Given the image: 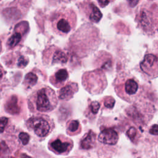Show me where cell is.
Wrapping results in <instances>:
<instances>
[{
	"instance_id": "9c48e42d",
	"label": "cell",
	"mask_w": 158,
	"mask_h": 158,
	"mask_svg": "<svg viewBox=\"0 0 158 158\" xmlns=\"http://www.w3.org/2000/svg\"><path fill=\"white\" fill-rule=\"evenodd\" d=\"M118 139V135L113 128H106L103 130L98 136L99 142L109 145L115 144Z\"/></svg>"
},
{
	"instance_id": "44dd1931",
	"label": "cell",
	"mask_w": 158,
	"mask_h": 158,
	"mask_svg": "<svg viewBox=\"0 0 158 158\" xmlns=\"http://www.w3.org/2000/svg\"><path fill=\"white\" fill-rule=\"evenodd\" d=\"M28 62V59H27L23 56H20L19 58V60H18V62H17V65L19 67H24L27 65Z\"/></svg>"
},
{
	"instance_id": "ba28073f",
	"label": "cell",
	"mask_w": 158,
	"mask_h": 158,
	"mask_svg": "<svg viewBox=\"0 0 158 158\" xmlns=\"http://www.w3.org/2000/svg\"><path fill=\"white\" fill-rule=\"evenodd\" d=\"M138 15H139L137 19L141 28L146 33H151L154 32V19L152 18V14L151 13V12L148 11L146 9H144L140 10Z\"/></svg>"
},
{
	"instance_id": "ffe728a7",
	"label": "cell",
	"mask_w": 158,
	"mask_h": 158,
	"mask_svg": "<svg viewBox=\"0 0 158 158\" xmlns=\"http://www.w3.org/2000/svg\"><path fill=\"white\" fill-rule=\"evenodd\" d=\"M19 137L23 145H26L28 144L29 139H30V136L28 135V134H27V133L21 132L19 134Z\"/></svg>"
},
{
	"instance_id": "30bf717a",
	"label": "cell",
	"mask_w": 158,
	"mask_h": 158,
	"mask_svg": "<svg viewBox=\"0 0 158 158\" xmlns=\"http://www.w3.org/2000/svg\"><path fill=\"white\" fill-rule=\"evenodd\" d=\"M78 91V85L75 83H70L62 88L59 92V98L62 100H69Z\"/></svg>"
},
{
	"instance_id": "cb8c5ba5",
	"label": "cell",
	"mask_w": 158,
	"mask_h": 158,
	"mask_svg": "<svg viewBox=\"0 0 158 158\" xmlns=\"http://www.w3.org/2000/svg\"><path fill=\"white\" fill-rule=\"evenodd\" d=\"M149 133L153 135H158V125H153L149 130Z\"/></svg>"
},
{
	"instance_id": "3957f363",
	"label": "cell",
	"mask_w": 158,
	"mask_h": 158,
	"mask_svg": "<svg viewBox=\"0 0 158 158\" xmlns=\"http://www.w3.org/2000/svg\"><path fill=\"white\" fill-rule=\"evenodd\" d=\"M27 125L29 129L40 137L46 136L53 127L50 119L44 116L31 117L27 120Z\"/></svg>"
},
{
	"instance_id": "f546056e",
	"label": "cell",
	"mask_w": 158,
	"mask_h": 158,
	"mask_svg": "<svg viewBox=\"0 0 158 158\" xmlns=\"http://www.w3.org/2000/svg\"><path fill=\"white\" fill-rule=\"evenodd\" d=\"M149 1H154V0H149Z\"/></svg>"
},
{
	"instance_id": "f1b7e54d",
	"label": "cell",
	"mask_w": 158,
	"mask_h": 158,
	"mask_svg": "<svg viewBox=\"0 0 158 158\" xmlns=\"http://www.w3.org/2000/svg\"><path fill=\"white\" fill-rule=\"evenodd\" d=\"M1 48H2V46H1V38H0V52H1Z\"/></svg>"
},
{
	"instance_id": "5bb4252c",
	"label": "cell",
	"mask_w": 158,
	"mask_h": 158,
	"mask_svg": "<svg viewBox=\"0 0 158 158\" xmlns=\"http://www.w3.org/2000/svg\"><path fill=\"white\" fill-rule=\"evenodd\" d=\"M6 109L7 112L11 114H17L19 112V107L17 105V100L16 97H12L7 102Z\"/></svg>"
},
{
	"instance_id": "484cf974",
	"label": "cell",
	"mask_w": 158,
	"mask_h": 158,
	"mask_svg": "<svg viewBox=\"0 0 158 158\" xmlns=\"http://www.w3.org/2000/svg\"><path fill=\"white\" fill-rule=\"evenodd\" d=\"M128 4L131 7H134L139 2L140 0H126Z\"/></svg>"
},
{
	"instance_id": "5b68a950",
	"label": "cell",
	"mask_w": 158,
	"mask_h": 158,
	"mask_svg": "<svg viewBox=\"0 0 158 158\" xmlns=\"http://www.w3.org/2000/svg\"><path fill=\"white\" fill-rule=\"evenodd\" d=\"M81 10L89 21L98 23L102 17V14L99 8L89 0H85L80 5Z\"/></svg>"
},
{
	"instance_id": "4fadbf2b",
	"label": "cell",
	"mask_w": 158,
	"mask_h": 158,
	"mask_svg": "<svg viewBox=\"0 0 158 158\" xmlns=\"http://www.w3.org/2000/svg\"><path fill=\"white\" fill-rule=\"evenodd\" d=\"M68 59L67 54L60 49H57L54 51L53 57H52V62L53 63H60V64H65L67 62Z\"/></svg>"
},
{
	"instance_id": "6da1fadb",
	"label": "cell",
	"mask_w": 158,
	"mask_h": 158,
	"mask_svg": "<svg viewBox=\"0 0 158 158\" xmlns=\"http://www.w3.org/2000/svg\"><path fill=\"white\" fill-rule=\"evenodd\" d=\"M50 20L54 33L66 36L74 30L77 23V15L72 9L64 8L55 12Z\"/></svg>"
},
{
	"instance_id": "9a60e30c",
	"label": "cell",
	"mask_w": 158,
	"mask_h": 158,
	"mask_svg": "<svg viewBox=\"0 0 158 158\" xmlns=\"http://www.w3.org/2000/svg\"><path fill=\"white\" fill-rule=\"evenodd\" d=\"M67 132L71 135H76L80 132L81 126L78 120H70L67 123Z\"/></svg>"
},
{
	"instance_id": "ac0fdd59",
	"label": "cell",
	"mask_w": 158,
	"mask_h": 158,
	"mask_svg": "<svg viewBox=\"0 0 158 158\" xmlns=\"http://www.w3.org/2000/svg\"><path fill=\"white\" fill-rule=\"evenodd\" d=\"M100 104L98 101H92L89 105V109L90 112L93 114H96L99 109Z\"/></svg>"
},
{
	"instance_id": "277c9868",
	"label": "cell",
	"mask_w": 158,
	"mask_h": 158,
	"mask_svg": "<svg viewBox=\"0 0 158 158\" xmlns=\"http://www.w3.org/2000/svg\"><path fill=\"white\" fill-rule=\"evenodd\" d=\"M139 89V85L136 79L131 77H124L117 81L115 90L118 93L120 97L133 96L136 94Z\"/></svg>"
},
{
	"instance_id": "8992f818",
	"label": "cell",
	"mask_w": 158,
	"mask_h": 158,
	"mask_svg": "<svg viewBox=\"0 0 158 158\" xmlns=\"http://www.w3.org/2000/svg\"><path fill=\"white\" fill-rule=\"evenodd\" d=\"M140 68L148 75L158 76V57L152 54L145 55L140 63Z\"/></svg>"
},
{
	"instance_id": "83f0119b",
	"label": "cell",
	"mask_w": 158,
	"mask_h": 158,
	"mask_svg": "<svg viewBox=\"0 0 158 158\" xmlns=\"http://www.w3.org/2000/svg\"><path fill=\"white\" fill-rule=\"evenodd\" d=\"M21 158H31V157H29V156H27V155H24V154H23V155L22 156Z\"/></svg>"
},
{
	"instance_id": "7402d4cb",
	"label": "cell",
	"mask_w": 158,
	"mask_h": 158,
	"mask_svg": "<svg viewBox=\"0 0 158 158\" xmlns=\"http://www.w3.org/2000/svg\"><path fill=\"white\" fill-rule=\"evenodd\" d=\"M127 136L131 139H133L136 135V130L135 127H130L127 131Z\"/></svg>"
},
{
	"instance_id": "e0dca14e",
	"label": "cell",
	"mask_w": 158,
	"mask_h": 158,
	"mask_svg": "<svg viewBox=\"0 0 158 158\" xmlns=\"http://www.w3.org/2000/svg\"><path fill=\"white\" fill-rule=\"evenodd\" d=\"M38 80L37 76L33 73V72L28 73L25 77V83L29 85V86H33L35 84H36Z\"/></svg>"
},
{
	"instance_id": "d6986e66",
	"label": "cell",
	"mask_w": 158,
	"mask_h": 158,
	"mask_svg": "<svg viewBox=\"0 0 158 158\" xmlns=\"http://www.w3.org/2000/svg\"><path fill=\"white\" fill-rule=\"evenodd\" d=\"M115 104V100L112 97H107L104 101V105L106 107L111 109Z\"/></svg>"
},
{
	"instance_id": "4316f807",
	"label": "cell",
	"mask_w": 158,
	"mask_h": 158,
	"mask_svg": "<svg viewBox=\"0 0 158 158\" xmlns=\"http://www.w3.org/2000/svg\"><path fill=\"white\" fill-rule=\"evenodd\" d=\"M2 77H3V72H2V69H0V81L2 80Z\"/></svg>"
},
{
	"instance_id": "8fae6325",
	"label": "cell",
	"mask_w": 158,
	"mask_h": 158,
	"mask_svg": "<svg viewBox=\"0 0 158 158\" xmlns=\"http://www.w3.org/2000/svg\"><path fill=\"white\" fill-rule=\"evenodd\" d=\"M96 135L94 133L89 130V132L85 135L80 141V147L84 149H89L92 148L95 144Z\"/></svg>"
},
{
	"instance_id": "d4e9b609",
	"label": "cell",
	"mask_w": 158,
	"mask_h": 158,
	"mask_svg": "<svg viewBox=\"0 0 158 158\" xmlns=\"http://www.w3.org/2000/svg\"><path fill=\"white\" fill-rule=\"evenodd\" d=\"M98 4L101 7H105L107 6L110 2L111 0H96Z\"/></svg>"
},
{
	"instance_id": "7a4b0ae2",
	"label": "cell",
	"mask_w": 158,
	"mask_h": 158,
	"mask_svg": "<svg viewBox=\"0 0 158 158\" xmlns=\"http://www.w3.org/2000/svg\"><path fill=\"white\" fill-rule=\"evenodd\" d=\"M31 101L36 110L40 112H50L57 103L54 91L49 87H43L31 95Z\"/></svg>"
},
{
	"instance_id": "2e32d148",
	"label": "cell",
	"mask_w": 158,
	"mask_h": 158,
	"mask_svg": "<svg viewBox=\"0 0 158 158\" xmlns=\"http://www.w3.org/2000/svg\"><path fill=\"white\" fill-rule=\"evenodd\" d=\"M22 39V35L19 32L14 33L7 41V45L9 48H14L18 44Z\"/></svg>"
},
{
	"instance_id": "4dcf8cb0",
	"label": "cell",
	"mask_w": 158,
	"mask_h": 158,
	"mask_svg": "<svg viewBox=\"0 0 158 158\" xmlns=\"http://www.w3.org/2000/svg\"><path fill=\"white\" fill-rule=\"evenodd\" d=\"M0 1H1V0H0Z\"/></svg>"
},
{
	"instance_id": "52a82bcc",
	"label": "cell",
	"mask_w": 158,
	"mask_h": 158,
	"mask_svg": "<svg viewBox=\"0 0 158 158\" xmlns=\"http://www.w3.org/2000/svg\"><path fill=\"white\" fill-rule=\"evenodd\" d=\"M51 149L58 154H66L73 148V142L71 139L65 137H59L50 143Z\"/></svg>"
},
{
	"instance_id": "7c38bea8",
	"label": "cell",
	"mask_w": 158,
	"mask_h": 158,
	"mask_svg": "<svg viewBox=\"0 0 158 158\" xmlns=\"http://www.w3.org/2000/svg\"><path fill=\"white\" fill-rule=\"evenodd\" d=\"M69 78V73L67 70L64 69H59L57 70L54 76V80L55 83H54L56 86L62 85L65 81Z\"/></svg>"
},
{
	"instance_id": "603a6c76",
	"label": "cell",
	"mask_w": 158,
	"mask_h": 158,
	"mask_svg": "<svg viewBox=\"0 0 158 158\" xmlns=\"http://www.w3.org/2000/svg\"><path fill=\"white\" fill-rule=\"evenodd\" d=\"M8 119L6 117H1L0 118V133L3 132L5 129V127L7 123Z\"/></svg>"
}]
</instances>
